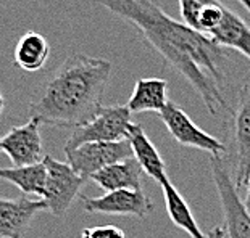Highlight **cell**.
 <instances>
[{"instance_id":"ac0fdd59","label":"cell","mask_w":250,"mask_h":238,"mask_svg":"<svg viewBox=\"0 0 250 238\" xmlns=\"http://www.w3.org/2000/svg\"><path fill=\"white\" fill-rule=\"evenodd\" d=\"M0 181L13 183L24 195H36V197L44 198L47 169L44 161L39 165L23 167H0Z\"/></svg>"},{"instance_id":"603a6c76","label":"cell","mask_w":250,"mask_h":238,"mask_svg":"<svg viewBox=\"0 0 250 238\" xmlns=\"http://www.w3.org/2000/svg\"><path fill=\"white\" fill-rule=\"evenodd\" d=\"M3 108H5V98H3L2 92H0V114L3 113Z\"/></svg>"},{"instance_id":"7a4b0ae2","label":"cell","mask_w":250,"mask_h":238,"mask_svg":"<svg viewBox=\"0 0 250 238\" xmlns=\"http://www.w3.org/2000/svg\"><path fill=\"white\" fill-rule=\"evenodd\" d=\"M113 63L73 54L45 79L29 103L28 114L54 128H81L102 108Z\"/></svg>"},{"instance_id":"ba28073f","label":"cell","mask_w":250,"mask_h":238,"mask_svg":"<svg viewBox=\"0 0 250 238\" xmlns=\"http://www.w3.org/2000/svg\"><path fill=\"white\" fill-rule=\"evenodd\" d=\"M160 118L167 126L168 132L179 145L195 148L210 153L211 156H228V145L216 137L210 135L208 132L202 130L186 111L178 107L176 103L168 102L167 107L162 110Z\"/></svg>"},{"instance_id":"9a60e30c","label":"cell","mask_w":250,"mask_h":238,"mask_svg":"<svg viewBox=\"0 0 250 238\" xmlns=\"http://www.w3.org/2000/svg\"><path fill=\"white\" fill-rule=\"evenodd\" d=\"M168 102V82L160 77H144L136 81L126 107L131 113L153 111L160 114Z\"/></svg>"},{"instance_id":"277c9868","label":"cell","mask_w":250,"mask_h":238,"mask_svg":"<svg viewBox=\"0 0 250 238\" xmlns=\"http://www.w3.org/2000/svg\"><path fill=\"white\" fill-rule=\"evenodd\" d=\"M229 118L228 156L231 158L232 182L237 192L246 187L250 177V73L237 95Z\"/></svg>"},{"instance_id":"6da1fadb","label":"cell","mask_w":250,"mask_h":238,"mask_svg":"<svg viewBox=\"0 0 250 238\" xmlns=\"http://www.w3.org/2000/svg\"><path fill=\"white\" fill-rule=\"evenodd\" d=\"M97 3L129 23L168 66L192 86L210 114L229 110L221 92L228 61L223 47L171 18L155 0H97Z\"/></svg>"},{"instance_id":"8992f818","label":"cell","mask_w":250,"mask_h":238,"mask_svg":"<svg viewBox=\"0 0 250 238\" xmlns=\"http://www.w3.org/2000/svg\"><path fill=\"white\" fill-rule=\"evenodd\" d=\"M131 124V111L126 105L102 107L92 119L83 124L81 128L74 129L70 139L66 140L65 150L78 148L84 144L126 140Z\"/></svg>"},{"instance_id":"5bb4252c","label":"cell","mask_w":250,"mask_h":238,"mask_svg":"<svg viewBox=\"0 0 250 238\" xmlns=\"http://www.w3.org/2000/svg\"><path fill=\"white\" fill-rule=\"evenodd\" d=\"M142 169L134 158L115 163L102 171L95 172L90 181H94L105 192L115 190H142Z\"/></svg>"},{"instance_id":"4fadbf2b","label":"cell","mask_w":250,"mask_h":238,"mask_svg":"<svg viewBox=\"0 0 250 238\" xmlns=\"http://www.w3.org/2000/svg\"><path fill=\"white\" fill-rule=\"evenodd\" d=\"M127 142L132 148V158L139 163L144 174H147L148 177H152L153 181L158 183H163L168 181L167 166L162 155L158 153L157 146L152 144V140L148 139L146 130L141 124L132 123L127 130Z\"/></svg>"},{"instance_id":"9c48e42d","label":"cell","mask_w":250,"mask_h":238,"mask_svg":"<svg viewBox=\"0 0 250 238\" xmlns=\"http://www.w3.org/2000/svg\"><path fill=\"white\" fill-rule=\"evenodd\" d=\"M65 155L73 171L84 181H90V177L104 167L132 158V148L126 139L120 142L84 144L78 148L65 150Z\"/></svg>"},{"instance_id":"3957f363","label":"cell","mask_w":250,"mask_h":238,"mask_svg":"<svg viewBox=\"0 0 250 238\" xmlns=\"http://www.w3.org/2000/svg\"><path fill=\"white\" fill-rule=\"evenodd\" d=\"M183 23L250 60V26L220 0H178Z\"/></svg>"},{"instance_id":"2e32d148","label":"cell","mask_w":250,"mask_h":238,"mask_svg":"<svg viewBox=\"0 0 250 238\" xmlns=\"http://www.w3.org/2000/svg\"><path fill=\"white\" fill-rule=\"evenodd\" d=\"M50 58V44L44 36L29 31L20 37L13 52V61L18 68L28 73L42 70Z\"/></svg>"},{"instance_id":"44dd1931","label":"cell","mask_w":250,"mask_h":238,"mask_svg":"<svg viewBox=\"0 0 250 238\" xmlns=\"http://www.w3.org/2000/svg\"><path fill=\"white\" fill-rule=\"evenodd\" d=\"M247 193H246V200H244V206H246L247 213L250 214V177H249V182H247Z\"/></svg>"},{"instance_id":"7402d4cb","label":"cell","mask_w":250,"mask_h":238,"mask_svg":"<svg viewBox=\"0 0 250 238\" xmlns=\"http://www.w3.org/2000/svg\"><path fill=\"white\" fill-rule=\"evenodd\" d=\"M237 2H239V3H241V5H242V7H244V8H246V10H247V12H249V15H250V0H237Z\"/></svg>"},{"instance_id":"8fae6325","label":"cell","mask_w":250,"mask_h":238,"mask_svg":"<svg viewBox=\"0 0 250 238\" xmlns=\"http://www.w3.org/2000/svg\"><path fill=\"white\" fill-rule=\"evenodd\" d=\"M0 151H3L15 167L33 166L44 161V144L41 135V123L29 118L28 123L13 128L0 139Z\"/></svg>"},{"instance_id":"e0dca14e","label":"cell","mask_w":250,"mask_h":238,"mask_svg":"<svg viewBox=\"0 0 250 238\" xmlns=\"http://www.w3.org/2000/svg\"><path fill=\"white\" fill-rule=\"evenodd\" d=\"M163 190V197H165V206H167V213L169 216V219L174 224V227L184 230L190 238H207V235L202 232V229L197 224L195 218L192 216L189 204L186 203V200L183 198L176 187L171 183V181L163 182L162 185Z\"/></svg>"},{"instance_id":"ffe728a7","label":"cell","mask_w":250,"mask_h":238,"mask_svg":"<svg viewBox=\"0 0 250 238\" xmlns=\"http://www.w3.org/2000/svg\"><path fill=\"white\" fill-rule=\"evenodd\" d=\"M207 238H226V230L223 225H216L213 227L208 234H207Z\"/></svg>"},{"instance_id":"5b68a950","label":"cell","mask_w":250,"mask_h":238,"mask_svg":"<svg viewBox=\"0 0 250 238\" xmlns=\"http://www.w3.org/2000/svg\"><path fill=\"white\" fill-rule=\"evenodd\" d=\"M210 169L223 209L226 238H250V214L239 197L237 188L234 187L226 158L211 156Z\"/></svg>"},{"instance_id":"7c38bea8","label":"cell","mask_w":250,"mask_h":238,"mask_svg":"<svg viewBox=\"0 0 250 238\" xmlns=\"http://www.w3.org/2000/svg\"><path fill=\"white\" fill-rule=\"evenodd\" d=\"M42 211H47L44 200L0 198V238H21Z\"/></svg>"},{"instance_id":"30bf717a","label":"cell","mask_w":250,"mask_h":238,"mask_svg":"<svg viewBox=\"0 0 250 238\" xmlns=\"http://www.w3.org/2000/svg\"><path fill=\"white\" fill-rule=\"evenodd\" d=\"M81 206L89 214L107 216H131L144 219L153 211L152 200L144 190H115L104 197H86L81 195Z\"/></svg>"},{"instance_id":"d6986e66","label":"cell","mask_w":250,"mask_h":238,"mask_svg":"<svg viewBox=\"0 0 250 238\" xmlns=\"http://www.w3.org/2000/svg\"><path fill=\"white\" fill-rule=\"evenodd\" d=\"M81 238H126V234L120 227L115 225H99L87 227L81 232Z\"/></svg>"},{"instance_id":"52a82bcc","label":"cell","mask_w":250,"mask_h":238,"mask_svg":"<svg viewBox=\"0 0 250 238\" xmlns=\"http://www.w3.org/2000/svg\"><path fill=\"white\" fill-rule=\"evenodd\" d=\"M44 166L47 169V182L45 195L42 200L45 201L47 211L50 214L62 218L81 197V188L87 181L79 177L68 163L58 161L50 155H45Z\"/></svg>"}]
</instances>
